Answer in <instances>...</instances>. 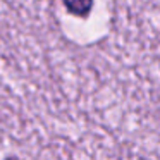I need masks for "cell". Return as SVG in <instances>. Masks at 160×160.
I'll use <instances>...</instances> for the list:
<instances>
[{
    "mask_svg": "<svg viewBox=\"0 0 160 160\" xmlns=\"http://www.w3.org/2000/svg\"><path fill=\"white\" fill-rule=\"evenodd\" d=\"M62 2L71 14L79 18H86L93 7V0H62Z\"/></svg>",
    "mask_w": 160,
    "mask_h": 160,
    "instance_id": "6da1fadb",
    "label": "cell"
}]
</instances>
